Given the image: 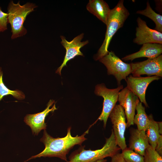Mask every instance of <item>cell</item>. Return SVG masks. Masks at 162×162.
Instances as JSON below:
<instances>
[{
    "label": "cell",
    "mask_w": 162,
    "mask_h": 162,
    "mask_svg": "<svg viewBox=\"0 0 162 162\" xmlns=\"http://www.w3.org/2000/svg\"><path fill=\"white\" fill-rule=\"evenodd\" d=\"M3 72L0 68V101L3 98L9 95L13 96L14 98L22 100L25 98V95L20 90H11L8 88L4 84L3 81Z\"/></svg>",
    "instance_id": "20"
},
{
    "label": "cell",
    "mask_w": 162,
    "mask_h": 162,
    "mask_svg": "<svg viewBox=\"0 0 162 162\" xmlns=\"http://www.w3.org/2000/svg\"><path fill=\"white\" fill-rule=\"evenodd\" d=\"M109 117L112 125V130L117 144L122 150L127 147L125 133L127 125L123 108L119 104H116Z\"/></svg>",
    "instance_id": "7"
},
{
    "label": "cell",
    "mask_w": 162,
    "mask_h": 162,
    "mask_svg": "<svg viewBox=\"0 0 162 162\" xmlns=\"http://www.w3.org/2000/svg\"><path fill=\"white\" fill-rule=\"evenodd\" d=\"M156 152L162 156V135H160L157 142L155 149Z\"/></svg>",
    "instance_id": "25"
},
{
    "label": "cell",
    "mask_w": 162,
    "mask_h": 162,
    "mask_svg": "<svg viewBox=\"0 0 162 162\" xmlns=\"http://www.w3.org/2000/svg\"><path fill=\"white\" fill-rule=\"evenodd\" d=\"M124 0L119 1L116 6L111 9L107 22L106 30L103 42L94 56L95 60L106 55L109 52L108 48L110 43L113 36L122 27L130 15V13L124 5Z\"/></svg>",
    "instance_id": "2"
},
{
    "label": "cell",
    "mask_w": 162,
    "mask_h": 162,
    "mask_svg": "<svg viewBox=\"0 0 162 162\" xmlns=\"http://www.w3.org/2000/svg\"><path fill=\"white\" fill-rule=\"evenodd\" d=\"M143 156L144 162H162V156L150 145L146 150Z\"/></svg>",
    "instance_id": "22"
},
{
    "label": "cell",
    "mask_w": 162,
    "mask_h": 162,
    "mask_svg": "<svg viewBox=\"0 0 162 162\" xmlns=\"http://www.w3.org/2000/svg\"><path fill=\"white\" fill-rule=\"evenodd\" d=\"M118 101L123 108L127 120V128L134 124L136 105L140 101L138 97L127 87L119 92Z\"/></svg>",
    "instance_id": "12"
},
{
    "label": "cell",
    "mask_w": 162,
    "mask_h": 162,
    "mask_svg": "<svg viewBox=\"0 0 162 162\" xmlns=\"http://www.w3.org/2000/svg\"><path fill=\"white\" fill-rule=\"evenodd\" d=\"M54 102V100H50L46 107L42 112L33 114H27L26 116L24 122L30 127L33 134L37 135L41 130H46L47 126L45 122L46 117L50 112H53L57 109L55 104L52 108H50Z\"/></svg>",
    "instance_id": "13"
},
{
    "label": "cell",
    "mask_w": 162,
    "mask_h": 162,
    "mask_svg": "<svg viewBox=\"0 0 162 162\" xmlns=\"http://www.w3.org/2000/svg\"><path fill=\"white\" fill-rule=\"evenodd\" d=\"M136 110L137 113L134 118V124L136 125L138 130L146 131L150 123V120L146 112L145 107L140 101L136 105Z\"/></svg>",
    "instance_id": "17"
},
{
    "label": "cell",
    "mask_w": 162,
    "mask_h": 162,
    "mask_svg": "<svg viewBox=\"0 0 162 162\" xmlns=\"http://www.w3.org/2000/svg\"><path fill=\"white\" fill-rule=\"evenodd\" d=\"M130 133L128 148L144 156L146 150L150 145L145 131L131 128Z\"/></svg>",
    "instance_id": "14"
},
{
    "label": "cell",
    "mask_w": 162,
    "mask_h": 162,
    "mask_svg": "<svg viewBox=\"0 0 162 162\" xmlns=\"http://www.w3.org/2000/svg\"><path fill=\"white\" fill-rule=\"evenodd\" d=\"M136 38L134 43L139 45L146 43H158L162 44V33L149 28L146 23L140 17L136 20Z\"/></svg>",
    "instance_id": "9"
},
{
    "label": "cell",
    "mask_w": 162,
    "mask_h": 162,
    "mask_svg": "<svg viewBox=\"0 0 162 162\" xmlns=\"http://www.w3.org/2000/svg\"><path fill=\"white\" fill-rule=\"evenodd\" d=\"M162 53V44L158 43H146L142 44L139 51L128 55L122 58L124 61H131L137 58L147 57L154 59L161 55Z\"/></svg>",
    "instance_id": "15"
},
{
    "label": "cell",
    "mask_w": 162,
    "mask_h": 162,
    "mask_svg": "<svg viewBox=\"0 0 162 162\" xmlns=\"http://www.w3.org/2000/svg\"><path fill=\"white\" fill-rule=\"evenodd\" d=\"M122 155L127 162H144L143 156L127 147L122 150Z\"/></svg>",
    "instance_id": "21"
},
{
    "label": "cell",
    "mask_w": 162,
    "mask_h": 162,
    "mask_svg": "<svg viewBox=\"0 0 162 162\" xmlns=\"http://www.w3.org/2000/svg\"><path fill=\"white\" fill-rule=\"evenodd\" d=\"M87 10L106 25L111 9L103 0H89L86 6Z\"/></svg>",
    "instance_id": "16"
},
{
    "label": "cell",
    "mask_w": 162,
    "mask_h": 162,
    "mask_svg": "<svg viewBox=\"0 0 162 162\" xmlns=\"http://www.w3.org/2000/svg\"><path fill=\"white\" fill-rule=\"evenodd\" d=\"M136 13L145 16L151 19L155 24V27L154 29L162 32V16L156 13L152 10L148 1L147 2L146 7L144 10H138Z\"/></svg>",
    "instance_id": "19"
},
{
    "label": "cell",
    "mask_w": 162,
    "mask_h": 162,
    "mask_svg": "<svg viewBox=\"0 0 162 162\" xmlns=\"http://www.w3.org/2000/svg\"><path fill=\"white\" fill-rule=\"evenodd\" d=\"M110 162H127L123 158L121 153H118L111 157Z\"/></svg>",
    "instance_id": "24"
},
{
    "label": "cell",
    "mask_w": 162,
    "mask_h": 162,
    "mask_svg": "<svg viewBox=\"0 0 162 162\" xmlns=\"http://www.w3.org/2000/svg\"><path fill=\"white\" fill-rule=\"evenodd\" d=\"M160 78L156 76L142 77H134L130 75L126 78L127 87L138 97L141 103L144 104L146 107H148L145 97L147 88L152 82Z\"/></svg>",
    "instance_id": "11"
},
{
    "label": "cell",
    "mask_w": 162,
    "mask_h": 162,
    "mask_svg": "<svg viewBox=\"0 0 162 162\" xmlns=\"http://www.w3.org/2000/svg\"><path fill=\"white\" fill-rule=\"evenodd\" d=\"M131 73L134 77L140 76L142 75L148 76H162V55L154 59H148L141 62L130 63Z\"/></svg>",
    "instance_id": "8"
},
{
    "label": "cell",
    "mask_w": 162,
    "mask_h": 162,
    "mask_svg": "<svg viewBox=\"0 0 162 162\" xmlns=\"http://www.w3.org/2000/svg\"><path fill=\"white\" fill-rule=\"evenodd\" d=\"M107 69L108 75H112L116 78L118 86L121 85L122 80L126 81L127 77L131 73L130 63L124 62L112 51L108 53L99 60Z\"/></svg>",
    "instance_id": "6"
},
{
    "label": "cell",
    "mask_w": 162,
    "mask_h": 162,
    "mask_svg": "<svg viewBox=\"0 0 162 162\" xmlns=\"http://www.w3.org/2000/svg\"><path fill=\"white\" fill-rule=\"evenodd\" d=\"M84 35V34L82 33L75 37L70 41H67L64 36H61L60 38L62 40L61 43L65 48L66 52L63 63L56 70V73L61 75L62 68L66 66V64L69 61L76 56H83V53L80 51V49L88 43V40L81 41Z\"/></svg>",
    "instance_id": "10"
},
{
    "label": "cell",
    "mask_w": 162,
    "mask_h": 162,
    "mask_svg": "<svg viewBox=\"0 0 162 162\" xmlns=\"http://www.w3.org/2000/svg\"><path fill=\"white\" fill-rule=\"evenodd\" d=\"M150 123L145 131L150 146L155 149L159 138V134L157 122L155 121L152 114L148 116Z\"/></svg>",
    "instance_id": "18"
},
{
    "label": "cell",
    "mask_w": 162,
    "mask_h": 162,
    "mask_svg": "<svg viewBox=\"0 0 162 162\" xmlns=\"http://www.w3.org/2000/svg\"><path fill=\"white\" fill-rule=\"evenodd\" d=\"M107 160L106 159H103L102 160L97 161L95 162H106Z\"/></svg>",
    "instance_id": "27"
},
{
    "label": "cell",
    "mask_w": 162,
    "mask_h": 162,
    "mask_svg": "<svg viewBox=\"0 0 162 162\" xmlns=\"http://www.w3.org/2000/svg\"><path fill=\"white\" fill-rule=\"evenodd\" d=\"M158 124V130L160 135L162 134V122H157Z\"/></svg>",
    "instance_id": "26"
},
{
    "label": "cell",
    "mask_w": 162,
    "mask_h": 162,
    "mask_svg": "<svg viewBox=\"0 0 162 162\" xmlns=\"http://www.w3.org/2000/svg\"><path fill=\"white\" fill-rule=\"evenodd\" d=\"M7 13L2 11L0 6V33L7 29Z\"/></svg>",
    "instance_id": "23"
},
{
    "label": "cell",
    "mask_w": 162,
    "mask_h": 162,
    "mask_svg": "<svg viewBox=\"0 0 162 162\" xmlns=\"http://www.w3.org/2000/svg\"><path fill=\"white\" fill-rule=\"evenodd\" d=\"M85 146L81 147L72 152L66 162H95L107 157L111 158L119 153L121 150L118 146L112 130L108 138H106L103 147L98 149L85 150Z\"/></svg>",
    "instance_id": "3"
},
{
    "label": "cell",
    "mask_w": 162,
    "mask_h": 162,
    "mask_svg": "<svg viewBox=\"0 0 162 162\" xmlns=\"http://www.w3.org/2000/svg\"><path fill=\"white\" fill-rule=\"evenodd\" d=\"M20 2L19 1L15 3L11 1L7 8V23L10 25L12 39L22 36L26 34L27 30L23 26L24 22L27 16L38 7L32 3L27 2L21 5Z\"/></svg>",
    "instance_id": "4"
},
{
    "label": "cell",
    "mask_w": 162,
    "mask_h": 162,
    "mask_svg": "<svg viewBox=\"0 0 162 162\" xmlns=\"http://www.w3.org/2000/svg\"><path fill=\"white\" fill-rule=\"evenodd\" d=\"M123 88V86L120 85L116 88L109 89L103 83L95 86V94L102 97L104 99L102 110L98 120L103 122L104 128L110 114L118 101L119 92Z\"/></svg>",
    "instance_id": "5"
},
{
    "label": "cell",
    "mask_w": 162,
    "mask_h": 162,
    "mask_svg": "<svg viewBox=\"0 0 162 162\" xmlns=\"http://www.w3.org/2000/svg\"><path fill=\"white\" fill-rule=\"evenodd\" d=\"M71 127L68 128L67 135L64 137L56 138L51 136L46 130H44L43 136L40 140L45 145L44 149L40 153L32 156L24 162L41 157H56L67 162V155L75 145H81L87 139L85 136L88 131V130L80 136L77 135L73 136L71 135Z\"/></svg>",
    "instance_id": "1"
}]
</instances>
